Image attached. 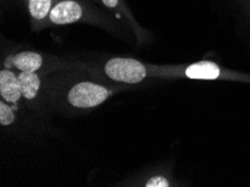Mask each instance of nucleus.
<instances>
[{
	"instance_id": "7",
	"label": "nucleus",
	"mask_w": 250,
	"mask_h": 187,
	"mask_svg": "<svg viewBox=\"0 0 250 187\" xmlns=\"http://www.w3.org/2000/svg\"><path fill=\"white\" fill-rule=\"evenodd\" d=\"M22 97L27 100H33L39 93L41 86V79L36 72H21L18 74Z\"/></svg>"
},
{
	"instance_id": "2",
	"label": "nucleus",
	"mask_w": 250,
	"mask_h": 187,
	"mask_svg": "<svg viewBox=\"0 0 250 187\" xmlns=\"http://www.w3.org/2000/svg\"><path fill=\"white\" fill-rule=\"evenodd\" d=\"M110 95L104 86L92 82H81L75 84L67 94L69 103L78 109H90L100 105Z\"/></svg>"
},
{
	"instance_id": "11",
	"label": "nucleus",
	"mask_w": 250,
	"mask_h": 187,
	"mask_svg": "<svg viewBox=\"0 0 250 187\" xmlns=\"http://www.w3.org/2000/svg\"><path fill=\"white\" fill-rule=\"evenodd\" d=\"M101 1L108 8H116L119 3V0H101Z\"/></svg>"
},
{
	"instance_id": "6",
	"label": "nucleus",
	"mask_w": 250,
	"mask_h": 187,
	"mask_svg": "<svg viewBox=\"0 0 250 187\" xmlns=\"http://www.w3.org/2000/svg\"><path fill=\"white\" fill-rule=\"evenodd\" d=\"M11 63L21 72H36L43 64V57L35 52H21L11 59Z\"/></svg>"
},
{
	"instance_id": "4",
	"label": "nucleus",
	"mask_w": 250,
	"mask_h": 187,
	"mask_svg": "<svg viewBox=\"0 0 250 187\" xmlns=\"http://www.w3.org/2000/svg\"><path fill=\"white\" fill-rule=\"evenodd\" d=\"M0 95L7 103H16L22 97L18 75L9 70L0 72Z\"/></svg>"
},
{
	"instance_id": "5",
	"label": "nucleus",
	"mask_w": 250,
	"mask_h": 187,
	"mask_svg": "<svg viewBox=\"0 0 250 187\" xmlns=\"http://www.w3.org/2000/svg\"><path fill=\"white\" fill-rule=\"evenodd\" d=\"M185 75L190 79L215 80L220 75V68L213 62L202 61L188 66L185 71Z\"/></svg>"
},
{
	"instance_id": "9",
	"label": "nucleus",
	"mask_w": 250,
	"mask_h": 187,
	"mask_svg": "<svg viewBox=\"0 0 250 187\" xmlns=\"http://www.w3.org/2000/svg\"><path fill=\"white\" fill-rule=\"evenodd\" d=\"M15 121V112L6 101L0 102V125H9Z\"/></svg>"
},
{
	"instance_id": "8",
	"label": "nucleus",
	"mask_w": 250,
	"mask_h": 187,
	"mask_svg": "<svg viewBox=\"0 0 250 187\" xmlns=\"http://www.w3.org/2000/svg\"><path fill=\"white\" fill-rule=\"evenodd\" d=\"M53 0H28V10L34 21H41L50 16Z\"/></svg>"
},
{
	"instance_id": "3",
	"label": "nucleus",
	"mask_w": 250,
	"mask_h": 187,
	"mask_svg": "<svg viewBox=\"0 0 250 187\" xmlns=\"http://www.w3.org/2000/svg\"><path fill=\"white\" fill-rule=\"evenodd\" d=\"M82 15L80 3L74 0H62L53 6L48 18L54 25H69L80 21Z\"/></svg>"
},
{
	"instance_id": "10",
	"label": "nucleus",
	"mask_w": 250,
	"mask_h": 187,
	"mask_svg": "<svg viewBox=\"0 0 250 187\" xmlns=\"http://www.w3.org/2000/svg\"><path fill=\"white\" fill-rule=\"evenodd\" d=\"M169 183L163 176H155L146 183V187H168Z\"/></svg>"
},
{
	"instance_id": "1",
	"label": "nucleus",
	"mask_w": 250,
	"mask_h": 187,
	"mask_svg": "<svg viewBox=\"0 0 250 187\" xmlns=\"http://www.w3.org/2000/svg\"><path fill=\"white\" fill-rule=\"evenodd\" d=\"M108 78L116 82L136 84L146 78V67L137 60L115 57L109 60L104 66Z\"/></svg>"
}]
</instances>
